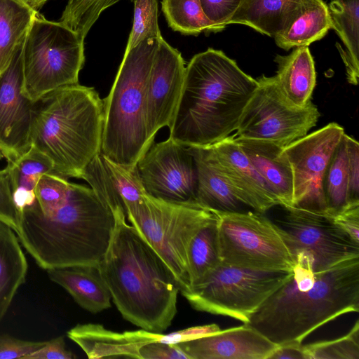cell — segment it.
<instances>
[{
  "mask_svg": "<svg viewBox=\"0 0 359 359\" xmlns=\"http://www.w3.org/2000/svg\"><path fill=\"white\" fill-rule=\"evenodd\" d=\"M113 215L114 231L97 267L123 318L142 329L161 333L177 311L175 279L157 252L126 222L125 211Z\"/></svg>",
  "mask_w": 359,
  "mask_h": 359,
  "instance_id": "1",
  "label": "cell"
},
{
  "mask_svg": "<svg viewBox=\"0 0 359 359\" xmlns=\"http://www.w3.org/2000/svg\"><path fill=\"white\" fill-rule=\"evenodd\" d=\"M358 311L359 257L318 273L297 262L291 277L246 324L278 346L302 344L322 325Z\"/></svg>",
  "mask_w": 359,
  "mask_h": 359,
  "instance_id": "2",
  "label": "cell"
},
{
  "mask_svg": "<svg viewBox=\"0 0 359 359\" xmlns=\"http://www.w3.org/2000/svg\"><path fill=\"white\" fill-rule=\"evenodd\" d=\"M258 86L224 52L212 48L197 53L185 68L183 88L170 137L186 147H206L237 129Z\"/></svg>",
  "mask_w": 359,
  "mask_h": 359,
  "instance_id": "3",
  "label": "cell"
},
{
  "mask_svg": "<svg viewBox=\"0 0 359 359\" xmlns=\"http://www.w3.org/2000/svg\"><path fill=\"white\" fill-rule=\"evenodd\" d=\"M115 226L111 210L91 188L72 183L66 203L52 216L36 201L18 217L15 233L26 251L45 270L97 266Z\"/></svg>",
  "mask_w": 359,
  "mask_h": 359,
  "instance_id": "4",
  "label": "cell"
},
{
  "mask_svg": "<svg viewBox=\"0 0 359 359\" xmlns=\"http://www.w3.org/2000/svg\"><path fill=\"white\" fill-rule=\"evenodd\" d=\"M104 102L79 83L55 90L36 102L31 144L47 156L53 173L81 178L101 152Z\"/></svg>",
  "mask_w": 359,
  "mask_h": 359,
  "instance_id": "5",
  "label": "cell"
},
{
  "mask_svg": "<svg viewBox=\"0 0 359 359\" xmlns=\"http://www.w3.org/2000/svg\"><path fill=\"white\" fill-rule=\"evenodd\" d=\"M158 39H145L125 51L109 93L103 100L101 152L128 168L135 167L152 145L147 133L146 93Z\"/></svg>",
  "mask_w": 359,
  "mask_h": 359,
  "instance_id": "6",
  "label": "cell"
},
{
  "mask_svg": "<svg viewBox=\"0 0 359 359\" xmlns=\"http://www.w3.org/2000/svg\"><path fill=\"white\" fill-rule=\"evenodd\" d=\"M84 38L61 24L35 15L22 52V91L32 101L79 83L83 67Z\"/></svg>",
  "mask_w": 359,
  "mask_h": 359,
  "instance_id": "7",
  "label": "cell"
},
{
  "mask_svg": "<svg viewBox=\"0 0 359 359\" xmlns=\"http://www.w3.org/2000/svg\"><path fill=\"white\" fill-rule=\"evenodd\" d=\"M128 220L160 255L179 292L189 287L187 252L191 240L215 212L196 202L175 203L146 193L126 210Z\"/></svg>",
  "mask_w": 359,
  "mask_h": 359,
  "instance_id": "8",
  "label": "cell"
},
{
  "mask_svg": "<svg viewBox=\"0 0 359 359\" xmlns=\"http://www.w3.org/2000/svg\"><path fill=\"white\" fill-rule=\"evenodd\" d=\"M292 274V270L258 271L221 263L181 294L198 311L248 323Z\"/></svg>",
  "mask_w": 359,
  "mask_h": 359,
  "instance_id": "9",
  "label": "cell"
},
{
  "mask_svg": "<svg viewBox=\"0 0 359 359\" xmlns=\"http://www.w3.org/2000/svg\"><path fill=\"white\" fill-rule=\"evenodd\" d=\"M222 263L258 271H291L294 263L279 226L257 212H217Z\"/></svg>",
  "mask_w": 359,
  "mask_h": 359,
  "instance_id": "10",
  "label": "cell"
},
{
  "mask_svg": "<svg viewBox=\"0 0 359 359\" xmlns=\"http://www.w3.org/2000/svg\"><path fill=\"white\" fill-rule=\"evenodd\" d=\"M257 81L233 137L269 141L284 148L316 125L320 112L311 101L297 107L285 99L274 76L262 75Z\"/></svg>",
  "mask_w": 359,
  "mask_h": 359,
  "instance_id": "11",
  "label": "cell"
},
{
  "mask_svg": "<svg viewBox=\"0 0 359 359\" xmlns=\"http://www.w3.org/2000/svg\"><path fill=\"white\" fill-rule=\"evenodd\" d=\"M284 209L285 214L277 225L294 263H308L318 273L359 257V243L330 216L296 207Z\"/></svg>",
  "mask_w": 359,
  "mask_h": 359,
  "instance_id": "12",
  "label": "cell"
},
{
  "mask_svg": "<svg viewBox=\"0 0 359 359\" xmlns=\"http://www.w3.org/2000/svg\"><path fill=\"white\" fill-rule=\"evenodd\" d=\"M344 133L342 126L330 123L283 149L292 172L293 207L327 215L323 177Z\"/></svg>",
  "mask_w": 359,
  "mask_h": 359,
  "instance_id": "13",
  "label": "cell"
},
{
  "mask_svg": "<svg viewBox=\"0 0 359 359\" xmlns=\"http://www.w3.org/2000/svg\"><path fill=\"white\" fill-rule=\"evenodd\" d=\"M136 165L150 196L170 202H196V170L189 147L169 137L151 145Z\"/></svg>",
  "mask_w": 359,
  "mask_h": 359,
  "instance_id": "14",
  "label": "cell"
},
{
  "mask_svg": "<svg viewBox=\"0 0 359 359\" xmlns=\"http://www.w3.org/2000/svg\"><path fill=\"white\" fill-rule=\"evenodd\" d=\"M23 43L24 41L8 67L0 74V154L7 163L18 159L32 145L36 101L22 91Z\"/></svg>",
  "mask_w": 359,
  "mask_h": 359,
  "instance_id": "15",
  "label": "cell"
},
{
  "mask_svg": "<svg viewBox=\"0 0 359 359\" xmlns=\"http://www.w3.org/2000/svg\"><path fill=\"white\" fill-rule=\"evenodd\" d=\"M181 53L161 36L149 73L146 93L148 137L152 144L159 129L170 126L185 76Z\"/></svg>",
  "mask_w": 359,
  "mask_h": 359,
  "instance_id": "16",
  "label": "cell"
},
{
  "mask_svg": "<svg viewBox=\"0 0 359 359\" xmlns=\"http://www.w3.org/2000/svg\"><path fill=\"white\" fill-rule=\"evenodd\" d=\"M208 147L235 196L245 206L263 214L271 208L280 205L266 181L233 135Z\"/></svg>",
  "mask_w": 359,
  "mask_h": 359,
  "instance_id": "17",
  "label": "cell"
},
{
  "mask_svg": "<svg viewBox=\"0 0 359 359\" xmlns=\"http://www.w3.org/2000/svg\"><path fill=\"white\" fill-rule=\"evenodd\" d=\"M176 345L189 359H269L278 346L246 323Z\"/></svg>",
  "mask_w": 359,
  "mask_h": 359,
  "instance_id": "18",
  "label": "cell"
},
{
  "mask_svg": "<svg viewBox=\"0 0 359 359\" xmlns=\"http://www.w3.org/2000/svg\"><path fill=\"white\" fill-rule=\"evenodd\" d=\"M81 179L86 181L101 202L112 213L140 202L147 193L137 165L128 168L117 164L102 152L84 169Z\"/></svg>",
  "mask_w": 359,
  "mask_h": 359,
  "instance_id": "19",
  "label": "cell"
},
{
  "mask_svg": "<svg viewBox=\"0 0 359 359\" xmlns=\"http://www.w3.org/2000/svg\"><path fill=\"white\" fill-rule=\"evenodd\" d=\"M327 215L359 202V144L346 133L336 147L322 181Z\"/></svg>",
  "mask_w": 359,
  "mask_h": 359,
  "instance_id": "20",
  "label": "cell"
},
{
  "mask_svg": "<svg viewBox=\"0 0 359 359\" xmlns=\"http://www.w3.org/2000/svg\"><path fill=\"white\" fill-rule=\"evenodd\" d=\"M68 337L79 345L91 359L118 357L141 359L142 348L160 341L162 333L140 329L118 332L100 324H78L67 332Z\"/></svg>",
  "mask_w": 359,
  "mask_h": 359,
  "instance_id": "21",
  "label": "cell"
},
{
  "mask_svg": "<svg viewBox=\"0 0 359 359\" xmlns=\"http://www.w3.org/2000/svg\"><path fill=\"white\" fill-rule=\"evenodd\" d=\"M233 138L266 181L280 206L293 207L292 172L282 154L283 147L265 140Z\"/></svg>",
  "mask_w": 359,
  "mask_h": 359,
  "instance_id": "22",
  "label": "cell"
},
{
  "mask_svg": "<svg viewBox=\"0 0 359 359\" xmlns=\"http://www.w3.org/2000/svg\"><path fill=\"white\" fill-rule=\"evenodd\" d=\"M196 170V202L217 212H240L245 205L235 196L208 146L189 147Z\"/></svg>",
  "mask_w": 359,
  "mask_h": 359,
  "instance_id": "23",
  "label": "cell"
},
{
  "mask_svg": "<svg viewBox=\"0 0 359 359\" xmlns=\"http://www.w3.org/2000/svg\"><path fill=\"white\" fill-rule=\"evenodd\" d=\"M47 273L85 310L97 313L111 307V296L97 265L53 269Z\"/></svg>",
  "mask_w": 359,
  "mask_h": 359,
  "instance_id": "24",
  "label": "cell"
},
{
  "mask_svg": "<svg viewBox=\"0 0 359 359\" xmlns=\"http://www.w3.org/2000/svg\"><path fill=\"white\" fill-rule=\"evenodd\" d=\"M274 61V76L285 99L297 107H304L311 100L316 83L315 63L309 46L294 48L287 55H278Z\"/></svg>",
  "mask_w": 359,
  "mask_h": 359,
  "instance_id": "25",
  "label": "cell"
},
{
  "mask_svg": "<svg viewBox=\"0 0 359 359\" xmlns=\"http://www.w3.org/2000/svg\"><path fill=\"white\" fill-rule=\"evenodd\" d=\"M332 29L328 6L323 0H306L287 26L273 38L276 45L286 50L309 46L323 39Z\"/></svg>",
  "mask_w": 359,
  "mask_h": 359,
  "instance_id": "26",
  "label": "cell"
},
{
  "mask_svg": "<svg viewBox=\"0 0 359 359\" xmlns=\"http://www.w3.org/2000/svg\"><path fill=\"white\" fill-rule=\"evenodd\" d=\"M306 0H244L227 25L248 26L274 37L287 26Z\"/></svg>",
  "mask_w": 359,
  "mask_h": 359,
  "instance_id": "27",
  "label": "cell"
},
{
  "mask_svg": "<svg viewBox=\"0 0 359 359\" xmlns=\"http://www.w3.org/2000/svg\"><path fill=\"white\" fill-rule=\"evenodd\" d=\"M53 171V165L50 158L33 145L1 170L8 179L18 214L36 201L35 188L40 177Z\"/></svg>",
  "mask_w": 359,
  "mask_h": 359,
  "instance_id": "28",
  "label": "cell"
},
{
  "mask_svg": "<svg viewBox=\"0 0 359 359\" xmlns=\"http://www.w3.org/2000/svg\"><path fill=\"white\" fill-rule=\"evenodd\" d=\"M332 29L344 48L337 45L346 68L347 81L353 86L359 79V0H332L328 6Z\"/></svg>",
  "mask_w": 359,
  "mask_h": 359,
  "instance_id": "29",
  "label": "cell"
},
{
  "mask_svg": "<svg viewBox=\"0 0 359 359\" xmlns=\"http://www.w3.org/2000/svg\"><path fill=\"white\" fill-rule=\"evenodd\" d=\"M27 269V262L16 233L0 221V320L18 288L25 283Z\"/></svg>",
  "mask_w": 359,
  "mask_h": 359,
  "instance_id": "30",
  "label": "cell"
},
{
  "mask_svg": "<svg viewBox=\"0 0 359 359\" xmlns=\"http://www.w3.org/2000/svg\"><path fill=\"white\" fill-rule=\"evenodd\" d=\"M38 12L22 0H0V74L10 65Z\"/></svg>",
  "mask_w": 359,
  "mask_h": 359,
  "instance_id": "31",
  "label": "cell"
},
{
  "mask_svg": "<svg viewBox=\"0 0 359 359\" xmlns=\"http://www.w3.org/2000/svg\"><path fill=\"white\" fill-rule=\"evenodd\" d=\"M187 261L189 287L198 283L222 263L215 213L191 240Z\"/></svg>",
  "mask_w": 359,
  "mask_h": 359,
  "instance_id": "32",
  "label": "cell"
},
{
  "mask_svg": "<svg viewBox=\"0 0 359 359\" xmlns=\"http://www.w3.org/2000/svg\"><path fill=\"white\" fill-rule=\"evenodd\" d=\"M161 9L168 26L182 34L221 31L207 18L200 0H162Z\"/></svg>",
  "mask_w": 359,
  "mask_h": 359,
  "instance_id": "33",
  "label": "cell"
},
{
  "mask_svg": "<svg viewBox=\"0 0 359 359\" xmlns=\"http://www.w3.org/2000/svg\"><path fill=\"white\" fill-rule=\"evenodd\" d=\"M306 359H359V322L339 338L303 345Z\"/></svg>",
  "mask_w": 359,
  "mask_h": 359,
  "instance_id": "34",
  "label": "cell"
},
{
  "mask_svg": "<svg viewBox=\"0 0 359 359\" xmlns=\"http://www.w3.org/2000/svg\"><path fill=\"white\" fill-rule=\"evenodd\" d=\"M133 22L125 51L145 39L162 36L158 25V0H134Z\"/></svg>",
  "mask_w": 359,
  "mask_h": 359,
  "instance_id": "35",
  "label": "cell"
},
{
  "mask_svg": "<svg viewBox=\"0 0 359 359\" xmlns=\"http://www.w3.org/2000/svg\"><path fill=\"white\" fill-rule=\"evenodd\" d=\"M72 183L53 172L43 174L35 188V197L43 215L52 216L67 201Z\"/></svg>",
  "mask_w": 359,
  "mask_h": 359,
  "instance_id": "36",
  "label": "cell"
},
{
  "mask_svg": "<svg viewBox=\"0 0 359 359\" xmlns=\"http://www.w3.org/2000/svg\"><path fill=\"white\" fill-rule=\"evenodd\" d=\"M207 18L221 31L244 0H200Z\"/></svg>",
  "mask_w": 359,
  "mask_h": 359,
  "instance_id": "37",
  "label": "cell"
},
{
  "mask_svg": "<svg viewBox=\"0 0 359 359\" xmlns=\"http://www.w3.org/2000/svg\"><path fill=\"white\" fill-rule=\"evenodd\" d=\"M46 341H32L0 336V359H24L27 355L43 347Z\"/></svg>",
  "mask_w": 359,
  "mask_h": 359,
  "instance_id": "38",
  "label": "cell"
},
{
  "mask_svg": "<svg viewBox=\"0 0 359 359\" xmlns=\"http://www.w3.org/2000/svg\"><path fill=\"white\" fill-rule=\"evenodd\" d=\"M18 217L8 179L0 170V221L11 226L15 232Z\"/></svg>",
  "mask_w": 359,
  "mask_h": 359,
  "instance_id": "39",
  "label": "cell"
},
{
  "mask_svg": "<svg viewBox=\"0 0 359 359\" xmlns=\"http://www.w3.org/2000/svg\"><path fill=\"white\" fill-rule=\"evenodd\" d=\"M331 217L337 225L359 243V202L349 203Z\"/></svg>",
  "mask_w": 359,
  "mask_h": 359,
  "instance_id": "40",
  "label": "cell"
},
{
  "mask_svg": "<svg viewBox=\"0 0 359 359\" xmlns=\"http://www.w3.org/2000/svg\"><path fill=\"white\" fill-rule=\"evenodd\" d=\"M219 330L220 327L215 323L197 325L168 334H162L161 341L170 344H177L212 334Z\"/></svg>",
  "mask_w": 359,
  "mask_h": 359,
  "instance_id": "41",
  "label": "cell"
},
{
  "mask_svg": "<svg viewBox=\"0 0 359 359\" xmlns=\"http://www.w3.org/2000/svg\"><path fill=\"white\" fill-rule=\"evenodd\" d=\"M141 359H189L176 344L160 341L144 345L140 351Z\"/></svg>",
  "mask_w": 359,
  "mask_h": 359,
  "instance_id": "42",
  "label": "cell"
},
{
  "mask_svg": "<svg viewBox=\"0 0 359 359\" xmlns=\"http://www.w3.org/2000/svg\"><path fill=\"white\" fill-rule=\"evenodd\" d=\"M76 355L66 348L64 337L60 336L46 342L36 351L24 359H73Z\"/></svg>",
  "mask_w": 359,
  "mask_h": 359,
  "instance_id": "43",
  "label": "cell"
},
{
  "mask_svg": "<svg viewBox=\"0 0 359 359\" xmlns=\"http://www.w3.org/2000/svg\"><path fill=\"white\" fill-rule=\"evenodd\" d=\"M306 359L302 344L279 345L269 359Z\"/></svg>",
  "mask_w": 359,
  "mask_h": 359,
  "instance_id": "44",
  "label": "cell"
},
{
  "mask_svg": "<svg viewBox=\"0 0 359 359\" xmlns=\"http://www.w3.org/2000/svg\"><path fill=\"white\" fill-rule=\"evenodd\" d=\"M25 3H26L28 6H29L35 10L36 11H39L43 5L46 4L47 0H22Z\"/></svg>",
  "mask_w": 359,
  "mask_h": 359,
  "instance_id": "45",
  "label": "cell"
},
{
  "mask_svg": "<svg viewBox=\"0 0 359 359\" xmlns=\"http://www.w3.org/2000/svg\"><path fill=\"white\" fill-rule=\"evenodd\" d=\"M2 158V157H1V155L0 154V158Z\"/></svg>",
  "mask_w": 359,
  "mask_h": 359,
  "instance_id": "46",
  "label": "cell"
}]
</instances>
